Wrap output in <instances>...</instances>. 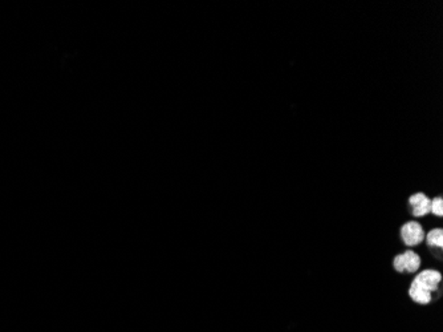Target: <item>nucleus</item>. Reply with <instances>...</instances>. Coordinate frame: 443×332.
<instances>
[{
    "label": "nucleus",
    "instance_id": "f257e3e1",
    "mask_svg": "<svg viewBox=\"0 0 443 332\" xmlns=\"http://www.w3.org/2000/svg\"><path fill=\"white\" fill-rule=\"evenodd\" d=\"M401 238L409 247L417 246L425 240V230L418 222H407L401 227Z\"/></svg>",
    "mask_w": 443,
    "mask_h": 332
},
{
    "label": "nucleus",
    "instance_id": "f03ea898",
    "mask_svg": "<svg viewBox=\"0 0 443 332\" xmlns=\"http://www.w3.org/2000/svg\"><path fill=\"white\" fill-rule=\"evenodd\" d=\"M393 266L398 273H415L421 266V258L413 250H407L394 258Z\"/></svg>",
    "mask_w": 443,
    "mask_h": 332
},
{
    "label": "nucleus",
    "instance_id": "7ed1b4c3",
    "mask_svg": "<svg viewBox=\"0 0 443 332\" xmlns=\"http://www.w3.org/2000/svg\"><path fill=\"white\" fill-rule=\"evenodd\" d=\"M413 282L433 294L434 291L438 290V287L442 282V274L437 270H424L414 278Z\"/></svg>",
    "mask_w": 443,
    "mask_h": 332
},
{
    "label": "nucleus",
    "instance_id": "20e7f679",
    "mask_svg": "<svg viewBox=\"0 0 443 332\" xmlns=\"http://www.w3.org/2000/svg\"><path fill=\"white\" fill-rule=\"evenodd\" d=\"M411 213L414 217H426L430 213L431 201L424 193H417L409 198Z\"/></svg>",
    "mask_w": 443,
    "mask_h": 332
},
{
    "label": "nucleus",
    "instance_id": "39448f33",
    "mask_svg": "<svg viewBox=\"0 0 443 332\" xmlns=\"http://www.w3.org/2000/svg\"><path fill=\"white\" fill-rule=\"evenodd\" d=\"M409 295L418 304H427L431 302V298H433L431 293H429L424 287L415 284L414 282L411 283V286L409 289Z\"/></svg>",
    "mask_w": 443,
    "mask_h": 332
},
{
    "label": "nucleus",
    "instance_id": "423d86ee",
    "mask_svg": "<svg viewBox=\"0 0 443 332\" xmlns=\"http://www.w3.org/2000/svg\"><path fill=\"white\" fill-rule=\"evenodd\" d=\"M426 242L429 246H434V247H443V230L441 227L438 229H433L427 233L426 236Z\"/></svg>",
    "mask_w": 443,
    "mask_h": 332
},
{
    "label": "nucleus",
    "instance_id": "0eeeda50",
    "mask_svg": "<svg viewBox=\"0 0 443 332\" xmlns=\"http://www.w3.org/2000/svg\"><path fill=\"white\" fill-rule=\"evenodd\" d=\"M430 213H433L437 217H442L443 216V200L442 197H437L431 201L430 205Z\"/></svg>",
    "mask_w": 443,
    "mask_h": 332
}]
</instances>
